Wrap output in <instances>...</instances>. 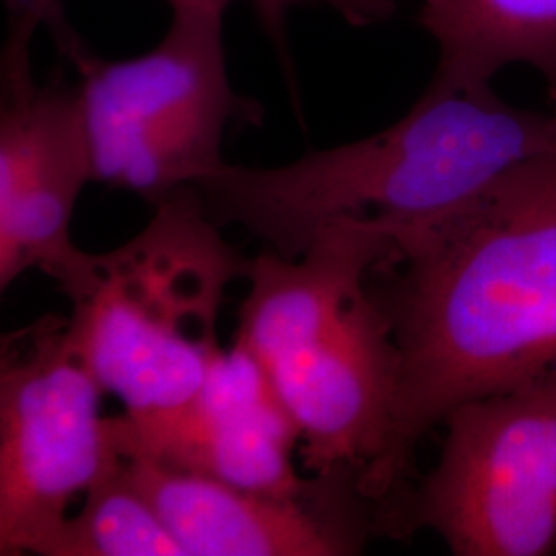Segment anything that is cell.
I'll list each match as a JSON object with an SVG mask.
<instances>
[{
    "mask_svg": "<svg viewBox=\"0 0 556 556\" xmlns=\"http://www.w3.org/2000/svg\"><path fill=\"white\" fill-rule=\"evenodd\" d=\"M43 556H184L149 498L118 468L91 486L79 514L66 517Z\"/></svg>",
    "mask_w": 556,
    "mask_h": 556,
    "instance_id": "7c38bea8",
    "label": "cell"
},
{
    "mask_svg": "<svg viewBox=\"0 0 556 556\" xmlns=\"http://www.w3.org/2000/svg\"><path fill=\"white\" fill-rule=\"evenodd\" d=\"M417 20L438 43L433 79L493 83L523 64L542 77L556 112V0H420Z\"/></svg>",
    "mask_w": 556,
    "mask_h": 556,
    "instance_id": "8fae6325",
    "label": "cell"
},
{
    "mask_svg": "<svg viewBox=\"0 0 556 556\" xmlns=\"http://www.w3.org/2000/svg\"><path fill=\"white\" fill-rule=\"evenodd\" d=\"M116 420L124 457H147L273 497H301L316 484L299 478L293 466L301 441L295 418L239 342L220 353L188 402L153 415L124 413Z\"/></svg>",
    "mask_w": 556,
    "mask_h": 556,
    "instance_id": "9c48e42d",
    "label": "cell"
},
{
    "mask_svg": "<svg viewBox=\"0 0 556 556\" xmlns=\"http://www.w3.org/2000/svg\"><path fill=\"white\" fill-rule=\"evenodd\" d=\"M392 245L388 223L338 219L299 258L268 250L250 262L236 342L268 374L318 477L358 484L386 445L397 349L369 275Z\"/></svg>",
    "mask_w": 556,
    "mask_h": 556,
    "instance_id": "3957f363",
    "label": "cell"
},
{
    "mask_svg": "<svg viewBox=\"0 0 556 556\" xmlns=\"http://www.w3.org/2000/svg\"><path fill=\"white\" fill-rule=\"evenodd\" d=\"M435 468L378 514V534L435 532L457 556L556 555V383L459 404Z\"/></svg>",
    "mask_w": 556,
    "mask_h": 556,
    "instance_id": "8992f818",
    "label": "cell"
},
{
    "mask_svg": "<svg viewBox=\"0 0 556 556\" xmlns=\"http://www.w3.org/2000/svg\"><path fill=\"white\" fill-rule=\"evenodd\" d=\"M43 25L29 7L11 0V36L0 62V289L29 270L52 278L77 303L100 280V254L71 238L93 160L79 85H40L31 40Z\"/></svg>",
    "mask_w": 556,
    "mask_h": 556,
    "instance_id": "ba28073f",
    "label": "cell"
},
{
    "mask_svg": "<svg viewBox=\"0 0 556 556\" xmlns=\"http://www.w3.org/2000/svg\"><path fill=\"white\" fill-rule=\"evenodd\" d=\"M556 151V112L517 108L493 83L431 79L406 116L374 137L280 167L223 165L194 184L211 219L295 260L338 219L431 217L523 161Z\"/></svg>",
    "mask_w": 556,
    "mask_h": 556,
    "instance_id": "7a4b0ae2",
    "label": "cell"
},
{
    "mask_svg": "<svg viewBox=\"0 0 556 556\" xmlns=\"http://www.w3.org/2000/svg\"><path fill=\"white\" fill-rule=\"evenodd\" d=\"M68 332L43 316L0 349V555H40L68 505L124 459L118 420Z\"/></svg>",
    "mask_w": 556,
    "mask_h": 556,
    "instance_id": "52a82bcc",
    "label": "cell"
},
{
    "mask_svg": "<svg viewBox=\"0 0 556 556\" xmlns=\"http://www.w3.org/2000/svg\"><path fill=\"white\" fill-rule=\"evenodd\" d=\"M258 7L262 20L275 27L282 20L285 11L298 2L309 0H252ZM338 11L351 25H371L390 20L396 11L397 0H318Z\"/></svg>",
    "mask_w": 556,
    "mask_h": 556,
    "instance_id": "4fadbf2b",
    "label": "cell"
},
{
    "mask_svg": "<svg viewBox=\"0 0 556 556\" xmlns=\"http://www.w3.org/2000/svg\"><path fill=\"white\" fill-rule=\"evenodd\" d=\"M17 2L25 4V7H29L31 11H36V13L40 15L41 23H46V21L50 20L52 15L60 13V4H62V0H17ZM179 2H186V0H167V4H169V7L179 4ZM223 2L231 4L233 0H223Z\"/></svg>",
    "mask_w": 556,
    "mask_h": 556,
    "instance_id": "5bb4252c",
    "label": "cell"
},
{
    "mask_svg": "<svg viewBox=\"0 0 556 556\" xmlns=\"http://www.w3.org/2000/svg\"><path fill=\"white\" fill-rule=\"evenodd\" d=\"M155 208L137 238L100 254V280L68 318L87 367L128 415L163 413L199 392L223 353L225 289L252 262L220 238L194 186Z\"/></svg>",
    "mask_w": 556,
    "mask_h": 556,
    "instance_id": "277c9868",
    "label": "cell"
},
{
    "mask_svg": "<svg viewBox=\"0 0 556 556\" xmlns=\"http://www.w3.org/2000/svg\"><path fill=\"white\" fill-rule=\"evenodd\" d=\"M223 0L172 7L163 40L137 59L89 54L60 13L46 21L79 71L93 178L157 204L225 165L231 122H258V105L231 87L223 43Z\"/></svg>",
    "mask_w": 556,
    "mask_h": 556,
    "instance_id": "5b68a950",
    "label": "cell"
},
{
    "mask_svg": "<svg viewBox=\"0 0 556 556\" xmlns=\"http://www.w3.org/2000/svg\"><path fill=\"white\" fill-rule=\"evenodd\" d=\"M392 231L369 287L392 321L396 394L357 484L378 509L410 486L418 441L459 404L556 383V151Z\"/></svg>",
    "mask_w": 556,
    "mask_h": 556,
    "instance_id": "6da1fadb",
    "label": "cell"
},
{
    "mask_svg": "<svg viewBox=\"0 0 556 556\" xmlns=\"http://www.w3.org/2000/svg\"><path fill=\"white\" fill-rule=\"evenodd\" d=\"M124 466L184 556L355 555L378 534V507L353 475L318 477L301 497H273L147 457H124Z\"/></svg>",
    "mask_w": 556,
    "mask_h": 556,
    "instance_id": "30bf717a",
    "label": "cell"
}]
</instances>
